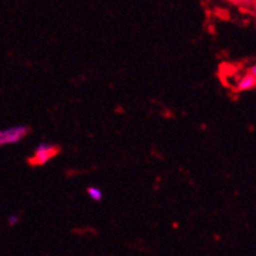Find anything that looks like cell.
I'll return each instance as SVG.
<instances>
[{
	"label": "cell",
	"instance_id": "6da1fadb",
	"mask_svg": "<svg viewBox=\"0 0 256 256\" xmlns=\"http://www.w3.org/2000/svg\"><path fill=\"white\" fill-rule=\"evenodd\" d=\"M60 153V146L52 143H46L42 142L36 146L34 154L30 157L28 164L31 166H42V164H48V160H52L54 157H56Z\"/></svg>",
	"mask_w": 256,
	"mask_h": 256
},
{
	"label": "cell",
	"instance_id": "7a4b0ae2",
	"mask_svg": "<svg viewBox=\"0 0 256 256\" xmlns=\"http://www.w3.org/2000/svg\"><path fill=\"white\" fill-rule=\"evenodd\" d=\"M30 134V126L27 125H16L8 129L0 130V146H10L20 143Z\"/></svg>",
	"mask_w": 256,
	"mask_h": 256
},
{
	"label": "cell",
	"instance_id": "3957f363",
	"mask_svg": "<svg viewBox=\"0 0 256 256\" xmlns=\"http://www.w3.org/2000/svg\"><path fill=\"white\" fill-rule=\"evenodd\" d=\"M256 87V65H251V68H248V73L242 76L236 84V90L238 92H244V90H250Z\"/></svg>",
	"mask_w": 256,
	"mask_h": 256
},
{
	"label": "cell",
	"instance_id": "277c9868",
	"mask_svg": "<svg viewBox=\"0 0 256 256\" xmlns=\"http://www.w3.org/2000/svg\"><path fill=\"white\" fill-rule=\"evenodd\" d=\"M87 194L90 195V198L93 202H101L102 198H104V192H102L101 188H97V186H90V188H87Z\"/></svg>",
	"mask_w": 256,
	"mask_h": 256
},
{
	"label": "cell",
	"instance_id": "5b68a950",
	"mask_svg": "<svg viewBox=\"0 0 256 256\" xmlns=\"http://www.w3.org/2000/svg\"><path fill=\"white\" fill-rule=\"evenodd\" d=\"M18 220H20V218H18V216H16V214H12V216H9V218H8V223L10 226L17 224Z\"/></svg>",
	"mask_w": 256,
	"mask_h": 256
},
{
	"label": "cell",
	"instance_id": "8992f818",
	"mask_svg": "<svg viewBox=\"0 0 256 256\" xmlns=\"http://www.w3.org/2000/svg\"><path fill=\"white\" fill-rule=\"evenodd\" d=\"M230 3H234V4H241V3H248V0H227Z\"/></svg>",
	"mask_w": 256,
	"mask_h": 256
}]
</instances>
